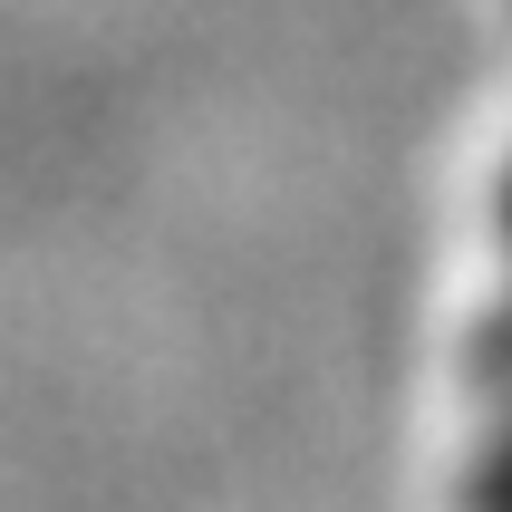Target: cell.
<instances>
[{
    "instance_id": "6da1fadb",
    "label": "cell",
    "mask_w": 512,
    "mask_h": 512,
    "mask_svg": "<svg viewBox=\"0 0 512 512\" xmlns=\"http://www.w3.org/2000/svg\"><path fill=\"white\" fill-rule=\"evenodd\" d=\"M464 377H474L484 416H512V290L484 310V329H474V348H464Z\"/></svg>"
},
{
    "instance_id": "7a4b0ae2",
    "label": "cell",
    "mask_w": 512,
    "mask_h": 512,
    "mask_svg": "<svg viewBox=\"0 0 512 512\" xmlns=\"http://www.w3.org/2000/svg\"><path fill=\"white\" fill-rule=\"evenodd\" d=\"M464 512H512V416H493L484 445L464 455V484H455Z\"/></svg>"
},
{
    "instance_id": "3957f363",
    "label": "cell",
    "mask_w": 512,
    "mask_h": 512,
    "mask_svg": "<svg viewBox=\"0 0 512 512\" xmlns=\"http://www.w3.org/2000/svg\"><path fill=\"white\" fill-rule=\"evenodd\" d=\"M493 223H503V252H512V174H503V213H493Z\"/></svg>"
}]
</instances>
